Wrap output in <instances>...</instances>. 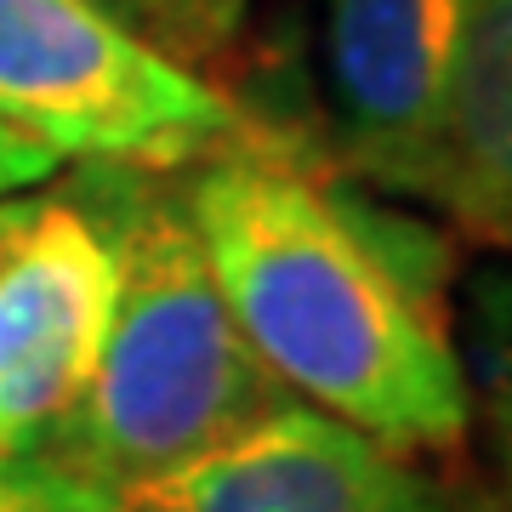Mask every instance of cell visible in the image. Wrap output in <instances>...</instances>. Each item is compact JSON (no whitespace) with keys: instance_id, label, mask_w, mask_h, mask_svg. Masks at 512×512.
Here are the masks:
<instances>
[{"instance_id":"1","label":"cell","mask_w":512,"mask_h":512,"mask_svg":"<svg viewBox=\"0 0 512 512\" xmlns=\"http://www.w3.org/2000/svg\"><path fill=\"white\" fill-rule=\"evenodd\" d=\"M222 302L285 393L416 456L461 450L473 387L450 325V245L382 211L313 148L183 171Z\"/></svg>"},{"instance_id":"2","label":"cell","mask_w":512,"mask_h":512,"mask_svg":"<svg viewBox=\"0 0 512 512\" xmlns=\"http://www.w3.org/2000/svg\"><path fill=\"white\" fill-rule=\"evenodd\" d=\"M69 188L109 234L114 308L92 382L35 456L109 490L217 450L291 404L222 302L183 171L86 165Z\"/></svg>"},{"instance_id":"3","label":"cell","mask_w":512,"mask_h":512,"mask_svg":"<svg viewBox=\"0 0 512 512\" xmlns=\"http://www.w3.org/2000/svg\"><path fill=\"white\" fill-rule=\"evenodd\" d=\"M0 126L52 160L131 171L308 148L143 35L120 0H0Z\"/></svg>"},{"instance_id":"4","label":"cell","mask_w":512,"mask_h":512,"mask_svg":"<svg viewBox=\"0 0 512 512\" xmlns=\"http://www.w3.org/2000/svg\"><path fill=\"white\" fill-rule=\"evenodd\" d=\"M114 256L74 188L0 200V461L35 456L92 382Z\"/></svg>"},{"instance_id":"5","label":"cell","mask_w":512,"mask_h":512,"mask_svg":"<svg viewBox=\"0 0 512 512\" xmlns=\"http://www.w3.org/2000/svg\"><path fill=\"white\" fill-rule=\"evenodd\" d=\"M74 490L80 512H456L444 478L296 399L165 473Z\"/></svg>"},{"instance_id":"6","label":"cell","mask_w":512,"mask_h":512,"mask_svg":"<svg viewBox=\"0 0 512 512\" xmlns=\"http://www.w3.org/2000/svg\"><path fill=\"white\" fill-rule=\"evenodd\" d=\"M467 0H325L342 154L365 183L433 205L444 80Z\"/></svg>"},{"instance_id":"7","label":"cell","mask_w":512,"mask_h":512,"mask_svg":"<svg viewBox=\"0 0 512 512\" xmlns=\"http://www.w3.org/2000/svg\"><path fill=\"white\" fill-rule=\"evenodd\" d=\"M433 211L512 251V0H467L444 80Z\"/></svg>"},{"instance_id":"8","label":"cell","mask_w":512,"mask_h":512,"mask_svg":"<svg viewBox=\"0 0 512 512\" xmlns=\"http://www.w3.org/2000/svg\"><path fill=\"white\" fill-rule=\"evenodd\" d=\"M467 387L484 404L495 450L512 456V262L478 268L467 285Z\"/></svg>"},{"instance_id":"9","label":"cell","mask_w":512,"mask_h":512,"mask_svg":"<svg viewBox=\"0 0 512 512\" xmlns=\"http://www.w3.org/2000/svg\"><path fill=\"white\" fill-rule=\"evenodd\" d=\"M126 18H143L171 57L194 63H217L251 18V0H120Z\"/></svg>"},{"instance_id":"10","label":"cell","mask_w":512,"mask_h":512,"mask_svg":"<svg viewBox=\"0 0 512 512\" xmlns=\"http://www.w3.org/2000/svg\"><path fill=\"white\" fill-rule=\"evenodd\" d=\"M0 512H80V490L46 456L0 461Z\"/></svg>"},{"instance_id":"11","label":"cell","mask_w":512,"mask_h":512,"mask_svg":"<svg viewBox=\"0 0 512 512\" xmlns=\"http://www.w3.org/2000/svg\"><path fill=\"white\" fill-rule=\"evenodd\" d=\"M57 160L46 148H35L29 137H18L12 126H0V200L6 194H29V188L52 183Z\"/></svg>"},{"instance_id":"12","label":"cell","mask_w":512,"mask_h":512,"mask_svg":"<svg viewBox=\"0 0 512 512\" xmlns=\"http://www.w3.org/2000/svg\"><path fill=\"white\" fill-rule=\"evenodd\" d=\"M450 501H456V512H512V456L495 450L484 473L450 484Z\"/></svg>"}]
</instances>
